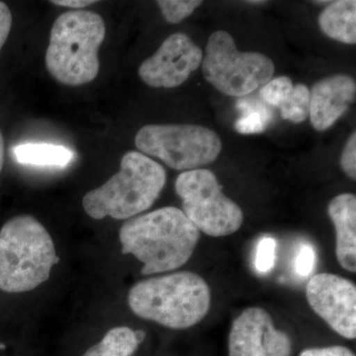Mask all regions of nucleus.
Listing matches in <instances>:
<instances>
[{
    "label": "nucleus",
    "instance_id": "nucleus-1",
    "mask_svg": "<svg viewBox=\"0 0 356 356\" xmlns=\"http://www.w3.org/2000/svg\"><path fill=\"white\" fill-rule=\"evenodd\" d=\"M122 254L143 264L144 275L170 273L191 259L200 232L182 210L165 207L131 218L119 232Z\"/></svg>",
    "mask_w": 356,
    "mask_h": 356
},
{
    "label": "nucleus",
    "instance_id": "nucleus-2",
    "mask_svg": "<svg viewBox=\"0 0 356 356\" xmlns=\"http://www.w3.org/2000/svg\"><path fill=\"white\" fill-rule=\"evenodd\" d=\"M128 303L138 317L170 329H188L207 316L210 287L197 273L181 271L140 281L129 292Z\"/></svg>",
    "mask_w": 356,
    "mask_h": 356
},
{
    "label": "nucleus",
    "instance_id": "nucleus-3",
    "mask_svg": "<svg viewBox=\"0 0 356 356\" xmlns=\"http://www.w3.org/2000/svg\"><path fill=\"white\" fill-rule=\"evenodd\" d=\"M106 35L104 20L88 10H70L51 27L46 51L47 70L58 83L79 86L95 81L99 72L98 51Z\"/></svg>",
    "mask_w": 356,
    "mask_h": 356
},
{
    "label": "nucleus",
    "instance_id": "nucleus-4",
    "mask_svg": "<svg viewBox=\"0 0 356 356\" xmlns=\"http://www.w3.org/2000/svg\"><path fill=\"white\" fill-rule=\"evenodd\" d=\"M58 262L53 238L30 215L7 221L0 229V289L31 291L49 280Z\"/></svg>",
    "mask_w": 356,
    "mask_h": 356
},
{
    "label": "nucleus",
    "instance_id": "nucleus-5",
    "mask_svg": "<svg viewBox=\"0 0 356 356\" xmlns=\"http://www.w3.org/2000/svg\"><path fill=\"white\" fill-rule=\"evenodd\" d=\"M163 165L139 152L124 154L120 170L104 184L88 192L83 209L93 219H131L153 206L165 187Z\"/></svg>",
    "mask_w": 356,
    "mask_h": 356
},
{
    "label": "nucleus",
    "instance_id": "nucleus-6",
    "mask_svg": "<svg viewBox=\"0 0 356 356\" xmlns=\"http://www.w3.org/2000/svg\"><path fill=\"white\" fill-rule=\"evenodd\" d=\"M205 51L204 77L224 95L243 97L273 79V60L257 51H238L228 32L211 34Z\"/></svg>",
    "mask_w": 356,
    "mask_h": 356
},
{
    "label": "nucleus",
    "instance_id": "nucleus-7",
    "mask_svg": "<svg viewBox=\"0 0 356 356\" xmlns=\"http://www.w3.org/2000/svg\"><path fill=\"white\" fill-rule=\"evenodd\" d=\"M135 144L140 153L185 172L209 165L222 151L221 139L214 131L192 124H149L138 131Z\"/></svg>",
    "mask_w": 356,
    "mask_h": 356
},
{
    "label": "nucleus",
    "instance_id": "nucleus-8",
    "mask_svg": "<svg viewBox=\"0 0 356 356\" xmlns=\"http://www.w3.org/2000/svg\"><path fill=\"white\" fill-rule=\"evenodd\" d=\"M175 191L182 200V212L205 235L221 238L233 235L242 227V208L222 193V185L209 170L180 173Z\"/></svg>",
    "mask_w": 356,
    "mask_h": 356
},
{
    "label": "nucleus",
    "instance_id": "nucleus-9",
    "mask_svg": "<svg viewBox=\"0 0 356 356\" xmlns=\"http://www.w3.org/2000/svg\"><path fill=\"white\" fill-rule=\"evenodd\" d=\"M312 310L339 336L356 337V287L355 283L334 273L316 274L306 287Z\"/></svg>",
    "mask_w": 356,
    "mask_h": 356
},
{
    "label": "nucleus",
    "instance_id": "nucleus-10",
    "mask_svg": "<svg viewBox=\"0 0 356 356\" xmlns=\"http://www.w3.org/2000/svg\"><path fill=\"white\" fill-rule=\"evenodd\" d=\"M203 53L191 37L175 33L140 65L139 76L154 88H175L188 79L202 64Z\"/></svg>",
    "mask_w": 356,
    "mask_h": 356
},
{
    "label": "nucleus",
    "instance_id": "nucleus-11",
    "mask_svg": "<svg viewBox=\"0 0 356 356\" xmlns=\"http://www.w3.org/2000/svg\"><path fill=\"white\" fill-rule=\"evenodd\" d=\"M292 341L274 325L268 312L250 307L234 320L229 334V356H291Z\"/></svg>",
    "mask_w": 356,
    "mask_h": 356
},
{
    "label": "nucleus",
    "instance_id": "nucleus-12",
    "mask_svg": "<svg viewBox=\"0 0 356 356\" xmlns=\"http://www.w3.org/2000/svg\"><path fill=\"white\" fill-rule=\"evenodd\" d=\"M355 79L336 74L318 81L310 90V120L317 131L332 127L355 99Z\"/></svg>",
    "mask_w": 356,
    "mask_h": 356
},
{
    "label": "nucleus",
    "instance_id": "nucleus-13",
    "mask_svg": "<svg viewBox=\"0 0 356 356\" xmlns=\"http://www.w3.org/2000/svg\"><path fill=\"white\" fill-rule=\"evenodd\" d=\"M336 229V255L341 266L356 271V197L355 194L336 196L327 207Z\"/></svg>",
    "mask_w": 356,
    "mask_h": 356
},
{
    "label": "nucleus",
    "instance_id": "nucleus-14",
    "mask_svg": "<svg viewBox=\"0 0 356 356\" xmlns=\"http://www.w3.org/2000/svg\"><path fill=\"white\" fill-rule=\"evenodd\" d=\"M321 30L341 43H356V1L339 0L329 4L318 16Z\"/></svg>",
    "mask_w": 356,
    "mask_h": 356
},
{
    "label": "nucleus",
    "instance_id": "nucleus-15",
    "mask_svg": "<svg viewBox=\"0 0 356 356\" xmlns=\"http://www.w3.org/2000/svg\"><path fill=\"white\" fill-rule=\"evenodd\" d=\"M13 156L21 165L65 168L74 159L69 147L51 144H23L13 147Z\"/></svg>",
    "mask_w": 356,
    "mask_h": 356
},
{
    "label": "nucleus",
    "instance_id": "nucleus-16",
    "mask_svg": "<svg viewBox=\"0 0 356 356\" xmlns=\"http://www.w3.org/2000/svg\"><path fill=\"white\" fill-rule=\"evenodd\" d=\"M139 346L134 330L117 327L110 330L100 343L88 348L83 356H133Z\"/></svg>",
    "mask_w": 356,
    "mask_h": 356
},
{
    "label": "nucleus",
    "instance_id": "nucleus-17",
    "mask_svg": "<svg viewBox=\"0 0 356 356\" xmlns=\"http://www.w3.org/2000/svg\"><path fill=\"white\" fill-rule=\"evenodd\" d=\"M236 107L243 116L236 122L235 128L243 135L262 133L273 121V112L261 102L245 98L238 100Z\"/></svg>",
    "mask_w": 356,
    "mask_h": 356
},
{
    "label": "nucleus",
    "instance_id": "nucleus-18",
    "mask_svg": "<svg viewBox=\"0 0 356 356\" xmlns=\"http://www.w3.org/2000/svg\"><path fill=\"white\" fill-rule=\"evenodd\" d=\"M281 115L285 120L302 123L310 114V90L304 84L293 88L286 102L280 107Z\"/></svg>",
    "mask_w": 356,
    "mask_h": 356
},
{
    "label": "nucleus",
    "instance_id": "nucleus-19",
    "mask_svg": "<svg viewBox=\"0 0 356 356\" xmlns=\"http://www.w3.org/2000/svg\"><path fill=\"white\" fill-rule=\"evenodd\" d=\"M165 19L177 24L191 15L203 3L200 0H159L156 1Z\"/></svg>",
    "mask_w": 356,
    "mask_h": 356
},
{
    "label": "nucleus",
    "instance_id": "nucleus-20",
    "mask_svg": "<svg viewBox=\"0 0 356 356\" xmlns=\"http://www.w3.org/2000/svg\"><path fill=\"white\" fill-rule=\"evenodd\" d=\"M294 86L289 77H276L264 84L261 90V96L267 104L280 108L283 103L286 102Z\"/></svg>",
    "mask_w": 356,
    "mask_h": 356
},
{
    "label": "nucleus",
    "instance_id": "nucleus-21",
    "mask_svg": "<svg viewBox=\"0 0 356 356\" xmlns=\"http://www.w3.org/2000/svg\"><path fill=\"white\" fill-rule=\"evenodd\" d=\"M276 241L273 236H264L259 241L255 252L254 266L257 273L266 275L275 264Z\"/></svg>",
    "mask_w": 356,
    "mask_h": 356
},
{
    "label": "nucleus",
    "instance_id": "nucleus-22",
    "mask_svg": "<svg viewBox=\"0 0 356 356\" xmlns=\"http://www.w3.org/2000/svg\"><path fill=\"white\" fill-rule=\"evenodd\" d=\"M316 261H317L316 250L310 243H301L295 257V273L300 277H308L315 269Z\"/></svg>",
    "mask_w": 356,
    "mask_h": 356
},
{
    "label": "nucleus",
    "instance_id": "nucleus-23",
    "mask_svg": "<svg viewBox=\"0 0 356 356\" xmlns=\"http://www.w3.org/2000/svg\"><path fill=\"white\" fill-rule=\"evenodd\" d=\"M341 166L348 177L356 178V133L351 134L350 139L344 146L341 158Z\"/></svg>",
    "mask_w": 356,
    "mask_h": 356
},
{
    "label": "nucleus",
    "instance_id": "nucleus-24",
    "mask_svg": "<svg viewBox=\"0 0 356 356\" xmlns=\"http://www.w3.org/2000/svg\"><path fill=\"white\" fill-rule=\"evenodd\" d=\"M299 356H355L348 348L341 346H327V348H307Z\"/></svg>",
    "mask_w": 356,
    "mask_h": 356
},
{
    "label": "nucleus",
    "instance_id": "nucleus-25",
    "mask_svg": "<svg viewBox=\"0 0 356 356\" xmlns=\"http://www.w3.org/2000/svg\"><path fill=\"white\" fill-rule=\"evenodd\" d=\"M13 26V14L4 2L0 1V51L6 44Z\"/></svg>",
    "mask_w": 356,
    "mask_h": 356
},
{
    "label": "nucleus",
    "instance_id": "nucleus-26",
    "mask_svg": "<svg viewBox=\"0 0 356 356\" xmlns=\"http://www.w3.org/2000/svg\"><path fill=\"white\" fill-rule=\"evenodd\" d=\"M95 2V0H51V3L79 10V9L91 6Z\"/></svg>",
    "mask_w": 356,
    "mask_h": 356
},
{
    "label": "nucleus",
    "instance_id": "nucleus-27",
    "mask_svg": "<svg viewBox=\"0 0 356 356\" xmlns=\"http://www.w3.org/2000/svg\"><path fill=\"white\" fill-rule=\"evenodd\" d=\"M4 161V140L3 136L0 132V173H1L2 168H3Z\"/></svg>",
    "mask_w": 356,
    "mask_h": 356
},
{
    "label": "nucleus",
    "instance_id": "nucleus-28",
    "mask_svg": "<svg viewBox=\"0 0 356 356\" xmlns=\"http://www.w3.org/2000/svg\"><path fill=\"white\" fill-rule=\"evenodd\" d=\"M248 3H250V4H252V3H255V4L266 3V1H248Z\"/></svg>",
    "mask_w": 356,
    "mask_h": 356
}]
</instances>
